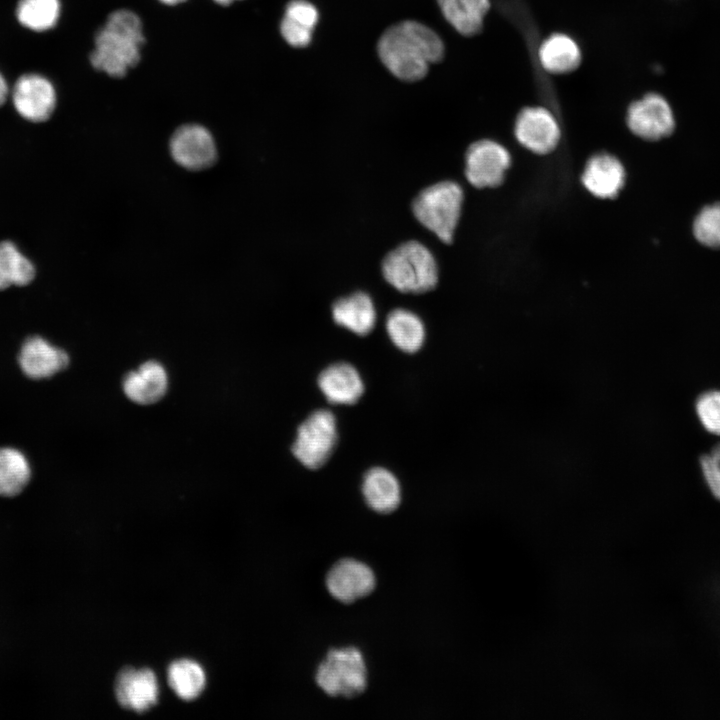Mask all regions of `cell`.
Masks as SVG:
<instances>
[{
	"mask_svg": "<svg viewBox=\"0 0 720 720\" xmlns=\"http://www.w3.org/2000/svg\"><path fill=\"white\" fill-rule=\"evenodd\" d=\"M383 65L398 79L418 81L429 65L442 60L445 46L440 36L416 21H403L384 31L377 44Z\"/></svg>",
	"mask_w": 720,
	"mask_h": 720,
	"instance_id": "1",
	"label": "cell"
},
{
	"mask_svg": "<svg viewBox=\"0 0 720 720\" xmlns=\"http://www.w3.org/2000/svg\"><path fill=\"white\" fill-rule=\"evenodd\" d=\"M143 42L139 17L129 10H117L96 34L91 64L110 76L122 77L138 63Z\"/></svg>",
	"mask_w": 720,
	"mask_h": 720,
	"instance_id": "2",
	"label": "cell"
},
{
	"mask_svg": "<svg viewBox=\"0 0 720 720\" xmlns=\"http://www.w3.org/2000/svg\"><path fill=\"white\" fill-rule=\"evenodd\" d=\"M382 272L385 280L402 293H424L438 283L433 254L416 240L404 242L390 251L383 260Z\"/></svg>",
	"mask_w": 720,
	"mask_h": 720,
	"instance_id": "3",
	"label": "cell"
},
{
	"mask_svg": "<svg viewBox=\"0 0 720 720\" xmlns=\"http://www.w3.org/2000/svg\"><path fill=\"white\" fill-rule=\"evenodd\" d=\"M315 683L326 695L352 699L368 686V668L362 651L353 645L331 648L318 664Z\"/></svg>",
	"mask_w": 720,
	"mask_h": 720,
	"instance_id": "4",
	"label": "cell"
},
{
	"mask_svg": "<svg viewBox=\"0 0 720 720\" xmlns=\"http://www.w3.org/2000/svg\"><path fill=\"white\" fill-rule=\"evenodd\" d=\"M464 193L453 181H442L423 189L412 203L415 218L443 243L453 241L458 225Z\"/></svg>",
	"mask_w": 720,
	"mask_h": 720,
	"instance_id": "5",
	"label": "cell"
},
{
	"mask_svg": "<svg viewBox=\"0 0 720 720\" xmlns=\"http://www.w3.org/2000/svg\"><path fill=\"white\" fill-rule=\"evenodd\" d=\"M336 443L335 416L327 409H319L298 427L291 450L302 465L308 469H318L327 462Z\"/></svg>",
	"mask_w": 720,
	"mask_h": 720,
	"instance_id": "6",
	"label": "cell"
},
{
	"mask_svg": "<svg viewBox=\"0 0 720 720\" xmlns=\"http://www.w3.org/2000/svg\"><path fill=\"white\" fill-rule=\"evenodd\" d=\"M625 120L632 134L647 141L667 137L675 128V117L669 102L656 92L646 93L631 102Z\"/></svg>",
	"mask_w": 720,
	"mask_h": 720,
	"instance_id": "7",
	"label": "cell"
},
{
	"mask_svg": "<svg viewBox=\"0 0 720 720\" xmlns=\"http://www.w3.org/2000/svg\"><path fill=\"white\" fill-rule=\"evenodd\" d=\"M377 586L373 569L365 562L345 557L337 560L325 576V587L332 598L353 604L368 597Z\"/></svg>",
	"mask_w": 720,
	"mask_h": 720,
	"instance_id": "8",
	"label": "cell"
},
{
	"mask_svg": "<svg viewBox=\"0 0 720 720\" xmlns=\"http://www.w3.org/2000/svg\"><path fill=\"white\" fill-rule=\"evenodd\" d=\"M514 135L528 151L545 155L556 149L561 139V128L554 113L545 106L522 108L514 122Z\"/></svg>",
	"mask_w": 720,
	"mask_h": 720,
	"instance_id": "9",
	"label": "cell"
},
{
	"mask_svg": "<svg viewBox=\"0 0 720 720\" xmlns=\"http://www.w3.org/2000/svg\"><path fill=\"white\" fill-rule=\"evenodd\" d=\"M510 164V153L503 145L490 139L478 140L466 151L465 177L475 188H495L502 184Z\"/></svg>",
	"mask_w": 720,
	"mask_h": 720,
	"instance_id": "10",
	"label": "cell"
},
{
	"mask_svg": "<svg viewBox=\"0 0 720 720\" xmlns=\"http://www.w3.org/2000/svg\"><path fill=\"white\" fill-rule=\"evenodd\" d=\"M173 159L189 170H202L216 160V147L210 132L196 124L179 127L170 140Z\"/></svg>",
	"mask_w": 720,
	"mask_h": 720,
	"instance_id": "11",
	"label": "cell"
},
{
	"mask_svg": "<svg viewBox=\"0 0 720 720\" xmlns=\"http://www.w3.org/2000/svg\"><path fill=\"white\" fill-rule=\"evenodd\" d=\"M12 100L17 112L33 122L47 120L56 105V93L49 80L38 74H25L15 83Z\"/></svg>",
	"mask_w": 720,
	"mask_h": 720,
	"instance_id": "12",
	"label": "cell"
},
{
	"mask_svg": "<svg viewBox=\"0 0 720 720\" xmlns=\"http://www.w3.org/2000/svg\"><path fill=\"white\" fill-rule=\"evenodd\" d=\"M625 177L624 166L618 158L608 153H599L586 162L581 182L594 197L613 199L623 188Z\"/></svg>",
	"mask_w": 720,
	"mask_h": 720,
	"instance_id": "13",
	"label": "cell"
},
{
	"mask_svg": "<svg viewBox=\"0 0 720 720\" xmlns=\"http://www.w3.org/2000/svg\"><path fill=\"white\" fill-rule=\"evenodd\" d=\"M115 694L122 707L144 712L157 702V678L150 669L125 667L116 677Z\"/></svg>",
	"mask_w": 720,
	"mask_h": 720,
	"instance_id": "14",
	"label": "cell"
},
{
	"mask_svg": "<svg viewBox=\"0 0 720 720\" xmlns=\"http://www.w3.org/2000/svg\"><path fill=\"white\" fill-rule=\"evenodd\" d=\"M582 50L577 40L564 32L546 36L537 49L541 68L551 75H567L582 63Z\"/></svg>",
	"mask_w": 720,
	"mask_h": 720,
	"instance_id": "15",
	"label": "cell"
},
{
	"mask_svg": "<svg viewBox=\"0 0 720 720\" xmlns=\"http://www.w3.org/2000/svg\"><path fill=\"white\" fill-rule=\"evenodd\" d=\"M19 365L32 379L49 378L69 364L67 353L39 336L28 338L21 347Z\"/></svg>",
	"mask_w": 720,
	"mask_h": 720,
	"instance_id": "16",
	"label": "cell"
},
{
	"mask_svg": "<svg viewBox=\"0 0 720 720\" xmlns=\"http://www.w3.org/2000/svg\"><path fill=\"white\" fill-rule=\"evenodd\" d=\"M317 383L327 401L332 404H354L364 392L359 372L345 362L326 367L318 376Z\"/></svg>",
	"mask_w": 720,
	"mask_h": 720,
	"instance_id": "17",
	"label": "cell"
},
{
	"mask_svg": "<svg viewBox=\"0 0 720 720\" xmlns=\"http://www.w3.org/2000/svg\"><path fill=\"white\" fill-rule=\"evenodd\" d=\"M123 391L133 402L149 405L159 401L167 392L168 375L157 361H147L123 380Z\"/></svg>",
	"mask_w": 720,
	"mask_h": 720,
	"instance_id": "18",
	"label": "cell"
},
{
	"mask_svg": "<svg viewBox=\"0 0 720 720\" xmlns=\"http://www.w3.org/2000/svg\"><path fill=\"white\" fill-rule=\"evenodd\" d=\"M361 490L367 506L380 514L394 512L401 503L400 483L383 467H374L365 473Z\"/></svg>",
	"mask_w": 720,
	"mask_h": 720,
	"instance_id": "19",
	"label": "cell"
},
{
	"mask_svg": "<svg viewBox=\"0 0 720 720\" xmlns=\"http://www.w3.org/2000/svg\"><path fill=\"white\" fill-rule=\"evenodd\" d=\"M332 317L336 324L364 336L376 323V309L371 297L358 291L342 297L332 305Z\"/></svg>",
	"mask_w": 720,
	"mask_h": 720,
	"instance_id": "20",
	"label": "cell"
},
{
	"mask_svg": "<svg viewBox=\"0 0 720 720\" xmlns=\"http://www.w3.org/2000/svg\"><path fill=\"white\" fill-rule=\"evenodd\" d=\"M446 21L461 35L481 32L491 9V0H437Z\"/></svg>",
	"mask_w": 720,
	"mask_h": 720,
	"instance_id": "21",
	"label": "cell"
},
{
	"mask_svg": "<svg viewBox=\"0 0 720 720\" xmlns=\"http://www.w3.org/2000/svg\"><path fill=\"white\" fill-rule=\"evenodd\" d=\"M385 327L390 340L401 351L415 353L423 346L425 327L415 313L395 309L388 314Z\"/></svg>",
	"mask_w": 720,
	"mask_h": 720,
	"instance_id": "22",
	"label": "cell"
},
{
	"mask_svg": "<svg viewBox=\"0 0 720 720\" xmlns=\"http://www.w3.org/2000/svg\"><path fill=\"white\" fill-rule=\"evenodd\" d=\"M31 477L26 457L13 448H0V496L13 497L23 491Z\"/></svg>",
	"mask_w": 720,
	"mask_h": 720,
	"instance_id": "23",
	"label": "cell"
},
{
	"mask_svg": "<svg viewBox=\"0 0 720 720\" xmlns=\"http://www.w3.org/2000/svg\"><path fill=\"white\" fill-rule=\"evenodd\" d=\"M35 275L33 264L10 241L0 242V290L29 284Z\"/></svg>",
	"mask_w": 720,
	"mask_h": 720,
	"instance_id": "24",
	"label": "cell"
},
{
	"mask_svg": "<svg viewBox=\"0 0 720 720\" xmlns=\"http://www.w3.org/2000/svg\"><path fill=\"white\" fill-rule=\"evenodd\" d=\"M168 682L175 693L184 700H192L205 687V674L201 666L189 659L174 661L168 669Z\"/></svg>",
	"mask_w": 720,
	"mask_h": 720,
	"instance_id": "25",
	"label": "cell"
},
{
	"mask_svg": "<svg viewBox=\"0 0 720 720\" xmlns=\"http://www.w3.org/2000/svg\"><path fill=\"white\" fill-rule=\"evenodd\" d=\"M59 14V0H20L16 9L18 21L38 32L54 27Z\"/></svg>",
	"mask_w": 720,
	"mask_h": 720,
	"instance_id": "26",
	"label": "cell"
},
{
	"mask_svg": "<svg viewBox=\"0 0 720 720\" xmlns=\"http://www.w3.org/2000/svg\"><path fill=\"white\" fill-rule=\"evenodd\" d=\"M697 422L702 429L720 438V388H708L700 392L693 403Z\"/></svg>",
	"mask_w": 720,
	"mask_h": 720,
	"instance_id": "27",
	"label": "cell"
},
{
	"mask_svg": "<svg viewBox=\"0 0 720 720\" xmlns=\"http://www.w3.org/2000/svg\"><path fill=\"white\" fill-rule=\"evenodd\" d=\"M695 238L705 246L720 247V204L703 208L693 223Z\"/></svg>",
	"mask_w": 720,
	"mask_h": 720,
	"instance_id": "28",
	"label": "cell"
},
{
	"mask_svg": "<svg viewBox=\"0 0 720 720\" xmlns=\"http://www.w3.org/2000/svg\"><path fill=\"white\" fill-rule=\"evenodd\" d=\"M698 466L706 488L720 502V441L700 454Z\"/></svg>",
	"mask_w": 720,
	"mask_h": 720,
	"instance_id": "29",
	"label": "cell"
},
{
	"mask_svg": "<svg viewBox=\"0 0 720 720\" xmlns=\"http://www.w3.org/2000/svg\"><path fill=\"white\" fill-rule=\"evenodd\" d=\"M284 17L313 30L319 13L313 4L306 0H292L286 7Z\"/></svg>",
	"mask_w": 720,
	"mask_h": 720,
	"instance_id": "30",
	"label": "cell"
},
{
	"mask_svg": "<svg viewBox=\"0 0 720 720\" xmlns=\"http://www.w3.org/2000/svg\"><path fill=\"white\" fill-rule=\"evenodd\" d=\"M280 31L288 44L301 48L310 43L313 30L283 17L280 24Z\"/></svg>",
	"mask_w": 720,
	"mask_h": 720,
	"instance_id": "31",
	"label": "cell"
},
{
	"mask_svg": "<svg viewBox=\"0 0 720 720\" xmlns=\"http://www.w3.org/2000/svg\"><path fill=\"white\" fill-rule=\"evenodd\" d=\"M8 94V87L4 77L0 73V106L5 102Z\"/></svg>",
	"mask_w": 720,
	"mask_h": 720,
	"instance_id": "32",
	"label": "cell"
},
{
	"mask_svg": "<svg viewBox=\"0 0 720 720\" xmlns=\"http://www.w3.org/2000/svg\"><path fill=\"white\" fill-rule=\"evenodd\" d=\"M160 1L165 4H168V5H175V4L181 3L185 0H160Z\"/></svg>",
	"mask_w": 720,
	"mask_h": 720,
	"instance_id": "33",
	"label": "cell"
},
{
	"mask_svg": "<svg viewBox=\"0 0 720 720\" xmlns=\"http://www.w3.org/2000/svg\"><path fill=\"white\" fill-rule=\"evenodd\" d=\"M214 1L220 5H228V4L232 3L234 0H214Z\"/></svg>",
	"mask_w": 720,
	"mask_h": 720,
	"instance_id": "34",
	"label": "cell"
}]
</instances>
